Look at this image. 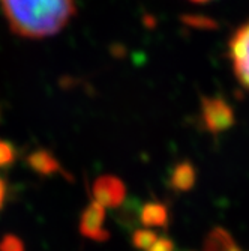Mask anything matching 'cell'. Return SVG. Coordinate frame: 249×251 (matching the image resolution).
<instances>
[{"label": "cell", "mask_w": 249, "mask_h": 251, "mask_svg": "<svg viewBox=\"0 0 249 251\" xmlns=\"http://www.w3.org/2000/svg\"><path fill=\"white\" fill-rule=\"evenodd\" d=\"M239 247L234 244L233 238L221 227H216L210 232L204 242V251H237Z\"/></svg>", "instance_id": "ba28073f"}, {"label": "cell", "mask_w": 249, "mask_h": 251, "mask_svg": "<svg viewBox=\"0 0 249 251\" xmlns=\"http://www.w3.org/2000/svg\"><path fill=\"white\" fill-rule=\"evenodd\" d=\"M228 59L237 81L249 90V21L234 30L228 41Z\"/></svg>", "instance_id": "7a4b0ae2"}, {"label": "cell", "mask_w": 249, "mask_h": 251, "mask_svg": "<svg viewBox=\"0 0 249 251\" xmlns=\"http://www.w3.org/2000/svg\"><path fill=\"white\" fill-rule=\"evenodd\" d=\"M12 30L26 38L59 33L75 14V0H2Z\"/></svg>", "instance_id": "6da1fadb"}, {"label": "cell", "mask_w": 249, "mask_h": 251, "mask_svg": "<svg viewBox=\"0 0 249 251\" xmlns=\"http://www.w3.org/2000/svg\"><path fill=\"white\" fill-rule=\"evenodd\" d=\"M11 158H12L11 148L8 145H5V143H0V164L8 163Z\"/></svg>", "instance_id": "7c38bea8"}, {"label": "cell", "mask_w": 249, "mask_h": 251, "mask_svg": "<svg viewBox=\"0 0 249 251\" xmlns=\"http://www.w3.org/2000/svg\"><path fill=\"white\" fill-rule=\"evenodd\" d=\"M140 221L146 227H165L168 224V209L159 201H149L140 211Z\"/></svg>", "instance_id": "52a82bcc"}, {"label": "cell", "mask_w": 249, "mask_h": 251, "mask_svg": "<svg viewBox=\"0 0 249 251\" xmlns=\"http://www.w3.org/2000/svg\"><path fill=\"white\" fill-rule=\"evenodd\" d=\"M93 197L102 208H117L125 201L126 187L120 177L105 175L95 180Z\"/></svg>", "instance_id": "277c9868"}, {"label": "cell", "mask_w": 249, "mask_h": 251, "mask_svg": "<svg viewBox=\"0 0 249 251\" xmlns=\"http://www.w3.org/2000/svg\"><path fill=\"white\" fill-rule=\"evenodd\" d=\"M2 196H3V185H2V182H0V200H2Z\"/></svg>", "instance_id": "5bb4252c"}, {"label": "cell", "mask_w": 249, "mask_h": 251, "mask_svg": "<svg viewBox=\"0 0 249 251\" xmlns=\"http://www.w3.org/2000/svg\"><path fill=\"white\" fill-rule=\"evenodd\" d=\"M158 239V235L150 230V229H138L135 230L134 235H132V245L138 250H144L147 251L153 244L155 241Z\"/></svg>", "instance_id": "9c48e42d"}, {"label": "cell", "mask_w": 249, "mask_h": 251, "mask_svg": "<svg viewBox=\"0 0 249 251\" xmlns=\"http://www.w3.org/2000/svg\"><path fill=\"white\" fill-rule=\"evenodd\" d=\"M195 180H197L195 167L189 161H182L171 170L168 185L174 191L185 193V191L192 190V187L195 185Z\"/></svg>", "instance_id": "8992f818"}, {"label": "cell", "mask_w": 249, "mask_h": 251, "mask_svg": "<svg viewBox=\"0 0 249 251\" xmlns=\"http://www.w3.org/2000/svg\"><path fill=\"white\" fill-rule=\"evenodd\" d=\"M237 251H240V248H239V250H237Z\"/></svg>", "instance_id": "9a60e30c"}, {"label": "cell", "mask_w": 249, "mask_h": 251, "mask_svg": "<svg viewBox=\"0 0 249 251\" xmlns=\"http://www.w3.org/2000/svg\"><path fill=\"white\" fill-rule=\"evenodd\" d=\"M105 209L95 200L84 209L80 221V232L89 239L104 242L110 238V232L104 229Z\"/></svg>", "instance_id": "5b68a950"}, {"label": "cell", "mask_w": 249, "mask_h": 251, "mask_svg": "<svg viewBox=\"0 0 249 251\" xmlns=\"http://www.w3.org/2000/svg\"><path fill=\"white\" fill-rule=\"evenodd\" d=\"M201 116L204 128L212 134L222 132L234 124V113L231 107L221 98L203 100Z\"/></svg>", "instance_id": "3957f363"}, {"label": "cell", "mask_w": 249, "mask_h": 251, "mask_svg": "<svg viewBox=\"0 0 249 251\" xmlns=\"http://www.w3.org/2000/svg\"><path fill=\"white\" fill-rule=\"evenodd\" d=\"M191 2H195V3H206V2H210V0H191Z\"/></svg>", "instance_id": "4fadbf2b"}, {"label": "cell", "mask_w": 249, "mask_h": 251, "mask_svg": "<svg viewBox=\"0 0 249 251\" xmlns=\"http://www.w3.org/2000/svg\"><path fill=\"white\" fill-rule=\"evenodd\" d=\"M147 251H176V245L170 238L162 236V238H158Z\"/></svg>", "instance_id": "8fae6325"}, {"label": "cell", "mask_w": 249, "mask_h": 251, "mask_svg": "<svg viewBox=\"0 0 249 251\" xmlns=\"http://www.w3.org/2000/svg\"><path fill=\"white\" fill-rule=\"evenodd\" d=\"M32 163H33V166H35L38 170H41V172H44V173H51L53 170L57 169V164H56L54 159H53L50 155L44 153V152L33 155V156H32Z\"/></svg>", "instance_id": "30bf717a"}]
</instances>
